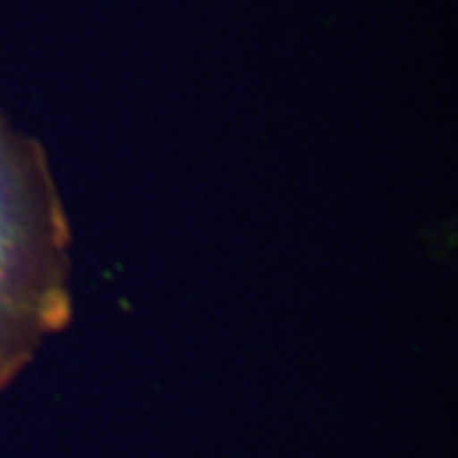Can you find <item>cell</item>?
<instances>
[{
    "instance_id": "6da1fadb",
    "label": "cell",
    "mask_w": 458,
    "mask_h": 458,
    "mask_svg": "<svg viewBox=\"0 0 458 458\" xmlns=\"http://www.w3.org/2000/svg\"><path fill=\"white\" fill-rule=\"evenodd\" d=\"M69 245L44 150L0 117V390L69 324Z\"/></svg>"
}]
</instances>
